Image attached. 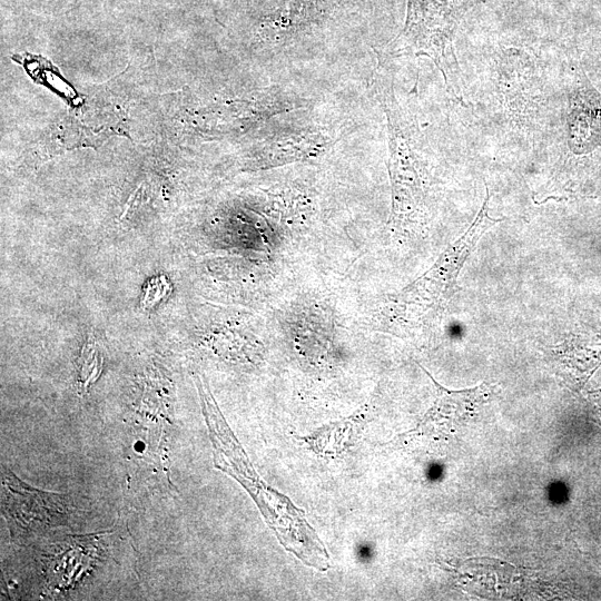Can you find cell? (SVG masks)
<instances>
[{
	"mask_svg": "<svg viewBox=\"0 0 601 601\" xmlns=\"http://www.w3.org/2000/svg\"><path fill=\"white\" fill-rule=\"evenodd\" d=\"M195 384L213 443L215 467L245 487L285 550L307 566L328 570L331 563L327 550L306 521L304 511L259 477L226 423L205 378L195 375Z\"/></svg>",
	"mask_w": 601,
	"mask_h": 601,
	"instance_id": "obj_1",
	"label": "cell"
},
{
	"mask_svg": "<svg viewBox=\"0 0 601 601\" xmlns=\"http://www.w3.org/2000/svg\"><path fill=\"white\" fill-rule=\"evenodd\" d=\"M490 193L467 230L451 244L422 276L392 295L382 308V324L390 332L423 329L443 314L455 293L459 274L480 238L501 219L489 215Z\"/></svg>",
	"mask_w": 601,
	"mask_h": 601,
	"instance_id": "obj_2",
	"label": "cell"
},
{
	"mask_svg": "<svg viewBox=\"0 0 601 601\" xmlns=\"http://www.w3.org/2000/svg\"><path fill=\"white\" fill-rule=\"evenodd\" d=\"M376 88L387 117L390 144V177L394 229H408L421 221L425 209V181L415 150V136L402 114L391 86L377 78Z\"/></svg>",
	"mask_w": 601,
	"mask_h": 601,
	"instance_id": "obj_3",
	"label": "cell"
},
{
	"mask_svg": "<svg viewBox=\"0 0 601 601\" xmlns=\"http://www.w3.org/2000/svg\"><path fill=\"white\" fill-rule=\"evenodd\" d=\"M423 371L436 388V398L414 430L398 435L390 443L397 447L413 442L433 443L453 436L496 393L497 386L485 382L471 388L452 391L439 384L426 370Z\"/></svg>",
	"mask_w": 601,
	"mask_h": 601,
	"instance_id": "obj_4",
	"label": "cell"
},
{
	"mask_svg": "<svg viewBox=\"0 0 601 601\" xmlns=\"http://www.w3.org/2000/svg\"><path fill=\"white\" fill-rule=\"evenodd\" d=\"M454 24V0H408L405 27L387 45L386 52L395 56L426 55L442 69Z\"/></svg>",
	"mask_w": 601,
	"mask_h": 601,
	"instance_id": "obj_5",
	"label": "cell"
},
{
	"mask_svg": "<svg viewBox=\"0 0 601 601\" xmlns=\"http://www.w3.org/2000/svg\"><path fill=\"white\" fill-rule=\"evenodd\" d=\"M2 486L7 518L19 535L47 529L68 513L65 497L29 486L7 469Z\"/></svg>",
	"mask_w": 601,
	"mask_h": 601,
	"instance_id": "obj_6",
	"label": "cell"
},
{
	"mask_svg": "<svg viewBox=\"0 0 601 601\" xmlns=\"http://www.w3.org/2000/svg\"><path fill=\"white\" fill-rule=\"evenodd\" d=\"M100 549L93 535L67 538L49 546L43 561L48 583L57 590L68 589L95 566Z\"/></svg>",
	"mask_w": 601,
	"mask_h": 601,
	"instance_id": "obj_7",
	"label": "cell"
},
{
	"mask_svg": "<svg viewBox=\"0 0 601 601\" xmlns=\"http://www.w3.org/2000/svg\"><path fill=\"white\" fill-rule=\"evenodd\" d=\"M364 423L365 410L363 407L349 417L327 425L311 435L302 436L300 440L318 455H336L353 443L354 436L363 428Z\"/></svg>",
	"mask_w": 601,
	"mask_h": 601,
	"instance_id": "obj_8",
	"label": "cell"
},
{
	"mask_svg": "<svg viewBox=\"0 0 601 601\" xmlns=\"http://www.w3.org/2000/svg\"><path fill=\"white\" fill-rule=\"evenodd\" d=\"M104 356L95 338L89 337L83 344L78 359V387L87 391L102 371Z\"/></svg>",
	"mask_w": 601,
	"mask_h": 601,
	"instance_id": "obj_9",
	"label": "cell"
},
{
	"mask_svg": "<svg viewBox=\"0 0 601 601\" xmlns=\"http://www.w3.org/2000/svg\"><path fill=\"white\" fill-rule=\"evenodd\" d=\"M589 401L593 408V413L601 425V390L589 393Z\"/></svg>",
	"mask_w": 601,
	"mask_h": 601,
	"instance_id": "obj_10",
	"label": "cell"
}]
</instances>
